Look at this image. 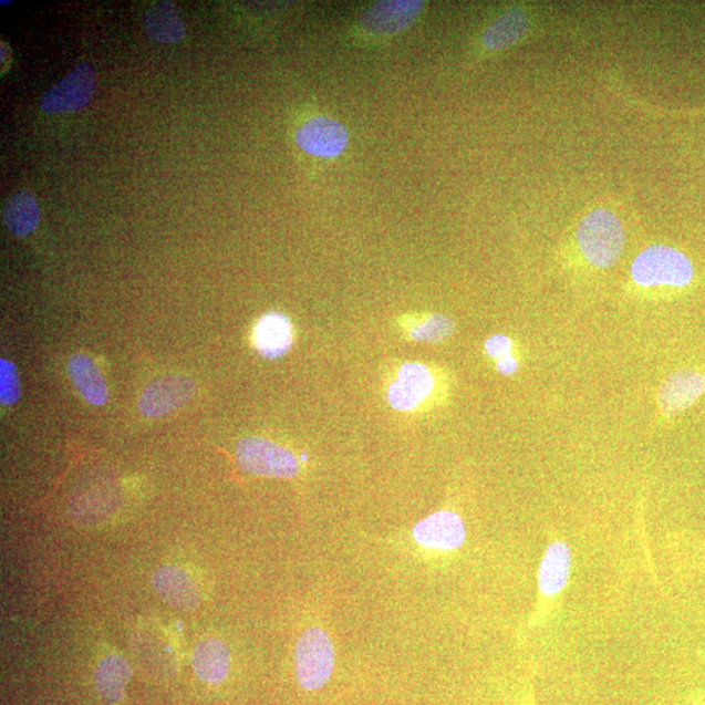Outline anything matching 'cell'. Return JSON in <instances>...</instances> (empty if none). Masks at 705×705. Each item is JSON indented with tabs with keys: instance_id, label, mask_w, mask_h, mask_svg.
<instances>
[{
	"instance_id": "9c48e42d",
	"label": "cell",
	"mask_w": 705,
	"mask_h": 705,
	"mask_svg": "<svg viewBox=\"0 0 705 705\" xmlns=\"http://www.w3.org/2000/svg\"><path fill=\"white\" fill-rule=\"evenodd\" d=\"M298 147L310 155L324 158L338 157L348 147L349 133L340 122L329 116L312 118L297 131Z\"/></svg>"
},
{
	"instance_id": "8fae6325",
	"label": "cell",
	"mask_w": 705,
	"mask_h": 705,
	"mask_svg": "<svg viewBox=\"0 0 705 705\" xmlns=\"http://www.w3.org/2000/svg\"><path fill=\"white\" fill-rule=\"evenodd\" d=\"M424 2H380L363 13L361 28L373 35H392L403 32L417 20Z\"/></svg>"
},
{
	"instance_id": "30bf717a",
	"label": "cell",
	"mask_w": 705,
	"mask_h": 705,
	"mask_svg": "<svg viewBox=\"0 0 705 705\" xmlns=\"http://www.w3.org/2000/svg\"><path fill=\"white\" fill-rule=\"evenodd\" d=\"M413 539L427 549L456 550L462 548L467 539V530L459 515L439 511L413 528Z\"/></svg>"
},
{
	"instance_id": "7c38bea8",
	"label": "cell",
	"mask_w": 705,
	"mask_h": 705,
	"mask_svg": "<svg viewBox=\"0 0 705 705\" xmlns=\"http://www.w3.org/2000/svg\"><path fill=\"white\" fill-rule=\"evenodd\" d=\"M156 592L170 606L182 610V612H193L199 606V592L194 580L179 567L166 566L159 569L154 579Z\"/></svg>"
},
{
	"instance_id": "6da1fadb",
	"label": "cell",
	"mask_w": 705,
	"mask_h": 705,
	"mask_svg": "<svg viewBox=\"0 0 705 705\" xmlns=\"http://www.w3.org/2000/svg\"><path fill=\"white\" fill-rule=\"evenodd\" d=\"M631 276L643 288H685L693 281L694 268L685 253L656 245L639 253L632 263Z\"/></svg>"
},
{
	"instance_id": "44dd1931",
	"label": "cell",
	"mask_w": 705,
	"mask_h": 705,
	"mask_svg": "<svg viewBox=\"0 0 705 705\" xmlns=\"http://www.w3.org/2000/svg\"><path fill=\"white\" fill-rule=\"evenodd\" d=\"M403 329L408 336L421 343H442L454 333L450 319L438 314L416 315L403 319Z\"/></svg>"
},
{
	"instance_id": "2e32d148",
	"label": "cell",
	"mask_w": 705,
	"mask_h": 705,
	"mask_svg": "<svg viewBox=\"0 0 705 705\" xmlns=\"http://www.w3.org/2000/svg\"><path fill=\"white\" fill-rule=\"evenodd\" d=\"M69 375L86 403L101 406L106 403L107 387L103 374L84 354H75L69 361Z\"/></svg>"
},
{
	"instance_id": "cb8c5ba5",
	"label": "cell",
	"mask_w": 705,
	"mask_h": 705,
	"mask_svg": "<svg viewBox=\"0 0 705 705\" xmlns=\"http://www.w3.org/2000/svg\"><path fill=\"white\" fill-rule=\"evenodd\" d=\"M519 366V360L512 354L497 361V370L501 375H512L518 372Z\"/></svg>"
},
{
	"instance_id": "ac0fdd59",
	"label": "cell",
	"mask_w": 705,
	"mask_h": 705,
	"mask_svg": "<svg viewBox=\"0 0 705 705\" xmlns=\"http://www.w3.org/2000/svg\"><path fill=\"white\" fill-rule=\"evenodd\" d=\"M133 675L127 661L118 654L105 657L101 661L96 671V687L105 701L120 702L125 694L127 683Z\"/></svg>"
},
{
	"instance_id": "52a82bcc",
	"label": "cell",
	"mask_w": 705,
	"mask_h": 705,
	"mask_svg": "<svg viewBox=\"0 0 705 705\" xmlns=\"http://www.w3.org/2000/svg\"><path fill=\"white\" fill-rule=\"evenodd\" d=\"M195 392L196 383L190 376L176 374L159 377L144 390L139 409L145 417H163L190 402Z\"/></svg>"
},
{
	"instance_id": "5bb4252c",
	"label": "cell",
	"mask_w": 705,
	"mask_h": 705,
	"mask_svg": "<svg viewBox=\"0 0 705 705\" xmlns=\"http://www.w3.org/2000/svg\"><path fill=\"white\" fill-rule=\"evenodd\" d=\"M193 665L196 675L208 685H220L227 680L230 668V653L220 639L207 637L195 646Z\"/></svg>"
},
{
	"instance_id": "7a4b0ae2",
	"label": "cell",
	"mask_w": 705,
	"mask_h": 705,
	"mask_svg": "<svg viewBox=\"0 0 705 705\" xmlns=\"http://www.w3.org/2000/svg\"><path fill=\"white\" fill-rule=\"evenodd\" d=\"M578 242L591 265L599 268L613 267L620 260L624 247L620 218L609 210H594L580 222Z\"/></svg>"
},
{
	"instance_id": "3957f363",
	"label": "cell",
	"mask_w": 705,
	"mask_h": 705,
	"mask_svg": "<svg viewBox=\"0 0 705 705\" xmlns=\"http://www.w3.org/2000/svg\"><path fill=\"white\" fill-rule=\"evenodd\" d=\"M297 681L307 692H318L333 674L334 649L331 637L319 628H310L298 639L294 650Z\"/></svg>"
},
{
	"instance_id": "d6986e66",
	"label": "cell",
	"mask_w": 705,
	"mask_h": 705,
	"mask_svg": "<svg viewBox=\"0 0 705 705\" xmlns=\"http://www.w3.org/2000/svg\"><path fill=\"white\" fill-rule=\"evenodd\" d=\"M7 228L17 237H25L38 228L40 222V208L33 195L28 191H19L7 201L3 212Z\"/></svg>"
},
{
	"instance_id": "4fadbf2b",
	"label": "cell",
	"mask_w": 705,
	"mask_h": 705,
	"mask_svg": "<svg viewBox=\"0 0 705 705\" xmlns=\"http://www.w3.org/2000/svg\"><path fill=\"white\" fill-rule=\"evenodd\" d=\"M572 551L564 541L549 543L539 570L540 592L547 598L561 593L569 583Z\"/></svg>"
},
{
	"instance_id": "5b68a950",
	"label": "cell",
	"mask_w": 705,
	"mask_h": 705,
	"mask_svg": "<svg viewBox=\"0 0 705 705\" xmlns=\"http://www.w3.org/2000/svg\"><path fill=\"white\" fill-rule=\"evenodd\" d=\"M438 388L433 370L424 363H404L388 385L387 398L392 408L413 412L431 402Z\"/></svg>"
},
{
	"instance_id": "e0dca14e",
	"label": "cell",
	"mask_w": 705,
	"mask_h": 705,
	"mask_svg": "<svg viewBox=\"0 0 705 705\" xmlns=\"http://www.w3.org/2000/svg\"><path fill=\"white\" fill-rule=\"evenodd\" d=\"M144 28L149 39L157 42L173 43L185 38V27L179 12L176 6L169 2L152 6L145 13Z\"/></svg>"
},
{
	"instance_id": "277c9868",
	"label": "cell",
	"mask_w": 705,
	"mask_h": 705,
	"mask_svg": "<svg viewBox=\"0 0 705 705\" xmlns=\"http://www.w3.org/2000/svg\"><path fill=\"white\" fill-rule=\"evenodd\" d=\"M237 460L251 475L292 478L300 471V460L289 449L260 438H246L238 443Z\"/></svg>"
},
{
	"instance_id": "ffe728a7",
	"label": "cell",
	"mask_w": 705,
	"mask_h": 705,
	"mask_svg": "<svg viewBox=\"0 0 705 705\" xmlns=\"http://www.w3.org/2000/svg\"><path fill=\"white\" fill-rule=\"evenodd\" d=\"M529 25L521 10L508 11L494 21L484 34V45L490 50L510 48L526 34Z\"/></svg>"
},
{
	"instance_id": "ba28073f",
	"label": "cell",
	"mask_w": 705,
	"mask_h": 705,
	"mask_svg": "<svg viewBox=\"0 0 705 705\" xmlns=\"http://www.w3.org/2000/svg\"><path fill=\"white\" fill-rule=\"evenodd\" d=\"M705 395V374L685 369L668 375L659 390V409L664 419L686 411Z\"/></svg>"
},
{
	"instance_id": "9a60e30c",
	"label": "cell",
	"mask_w": 705,
	"mask_h": 705,
	"mask_svg": "<svg viewBox=\"0 0 705 705\" xmlns=\"http://www.w3.org/2000/svg\"><path fill=\"white\" fill-rule=\"evenodd\" d=\"M293 330L287 317L271 312L260 319L253 331V344L268 359H278L292 346Z\"/></svg>"
},
{
	"instance_id": "7402d4cb",
	"label": "cell",
	"mask_w": 705,
	"mask_h": 705,
	"mask_svg": "<svg viewBox=\"0 0 705 705\" xmlns=\"http://www.w3.org/2000/svg\"><path fill=\"white\" fill-rule=\"evenodd\" d=\"M21 395L20 381L17 367L7 360L0 361V403L12 405Z\"/></svg>"
},
{
	"instance_id": "603a6c76",
	"label": "cell",
	"mask_w": 705,
	"mask_h": 705,
	"mask_svg": "<svg viewBox=\"0 0 705 705\" xmlns=\"http://www.w3.org/2000/svg\"><path fill=\"white\" fill-rule=\"evenodd\" d=\"M512 340L504 336V334H496V336H491L485 344L486 353L497 361L506 357V355L512 354Z\"/></svg>"
},
{
	"instance_id": "8992f818",
	"label": "cell",
	"mask_w": 705,
	"mask_h": 705,
	"mask_svg": "<svg viewBox=\"0 0 705 705\" xmlns=\"http://www.w3.org/2000/svg\"><path fill=\"white\" fill-rule=\"evenodd\" d=\"M96 89V74L89 63L80 62L61 83L50 89L41 100L48 114L77 112L90 103Z\"/></svg>"
}]
</instances>
